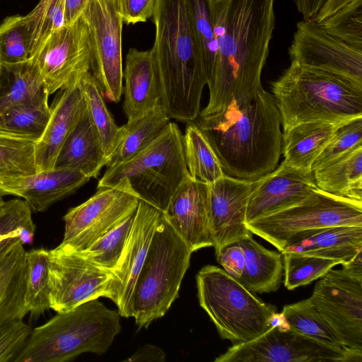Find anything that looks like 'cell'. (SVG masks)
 <instances>
[{
    "label": "cell",
    "instance_id": "6da1fadb",
    "mask_svg": "<svg viewBox=\"0 0 362 362\" xmlns=\"http://www.w3.org/2000/svg\"><path fill=\"white\" fill-rule=\"evenodd\" d=\"M211 8L217 53L201 116L221 112L232 102L249 103L263 88L275 28L274 0H211Z\"/></svg>",
    "mask_w": 362,
    "mask_h": 362
},
{
    "label": "cell",
    "instance_id": "7a4b0ae2",
    "mask_svg": "<svg viewBox=\"0 0 362 362\" xmlns=\"http://www.w3.org/2000/svg\"><path fill=\"white\" fill-rule=\"evenodd\" d=\"M211 146L223 173L256 181L276 169L282 153L280 112L264 88L253 100L232 102L223 111L194 121Z\"/></svg>",
    "mask_w": 362,
    "mask_h": 362
},
{
    "label": "cell",
    "instance_id": "3957f363",
    "mask_svg": "<svg viewBox=\"0 0 362 362\" xmlns=\"http://www.w3.org/2000/svg\"><path fill=\"white\" fill-rule=\"evenodd\" d=\"M156 37L150 49L170 119L194 122L207 81L187 16L185 0H156Z\"/></svg>",
    "mask_w": 362,
    "mask_h": 362
},
{
    "label": "cell",
    "instance_id": "277c9868",
    "mask_svg": "<svg viewBox=\"0 0 362 362\" xmlns=\"http://www.w3.org/2000/svg\"><path fill=\"white\" fill-rule=\"evenodd\" d=\"M272 93L284 132L303 122L362 116V83L294 61L272 83Z\"/></svg>",
    "mask_w": 362,
    "mask_h": 362
},
{
    "label": "cell",
    "instance_id": "5b68a950",
    "mask_svg": "<svg viewBox=\"0 0 362 362\" xmlns=\"http://www.w3.org/2000/svg\"><path fill=\"white\" fill-rule=\"evenodd\" d=\"M120 316L98 298L57 313L33 329L15 362H64L86 352L103 354L121 331Z\"/></svg>",
    "mask_w": 362,
    "mask_h": 362
},
{
    "label": "cell",
    "instance_id": "8992f818",
    "mask_svg": "<svg viewBox=\"0 0 362 362\" xmlns=\"http://www.w3.org/2000/svg\"><path fill=\"white\" fill-rule=\"evenodd\" d=\"M192 253L161 211L130 301L139 329L162 317L178 297Z\"/></svg>",
    "mask_w": 362,
    "mask_h": 362
},
{
    "label": "cell",
    "instance_id": "52a82bcc",
    "mask_svg": "<svg viewBox=\"0 0 362 362\" xmlns=\"http://www.w3.org/2000/svg\"><path fill=\"white\" fill-rule=\"evenodd\" d=\"M197 296L222 339L237 344L250 341L267 331L277 315L223 269L202 267L197 274Z\"/></svg>",
    "mask_w": 362,
    "mask_h": 362
},
{
    "label": "cell",
    "instance_id": "ba28073f",
    "mask_svg": "<svg viewBox=\"0 0 362 362\" xmlns=\"http://www.w3.org/2000/svg\"><path fill=\"white\" fill-rule=\"evenodd\" d=\"M187 175L183 134L171 122L144 151L126 162L107 168L97 187H112L125 180L139 199L163 212Z\"/></svg>",
    "mask_w": 362,
    "mask_h": 362
},
{
    "label": "cell",
    "instance_id": "9c48e42d",
    "mask_svg": "<svg viewBox=\"0 0 362 362\" xmlns=\"http://www.w3.org/2000/svg\"><path fill=\"white\" fill-rule=\"evenodd\" d=\"M245 225L280 252L290 238L302 232L332 226H362V205L317 189L300 202Z\"/></svg>",
    "mask_w": 362,
    "mask_h": 362
},
{
    "label": "cell",
    "instance_id": "30bf717a",
    "mask_svg": "<svg viewBox=\"0 0 362 362\" xmlns=\"http://www.w3.org/2000/svg\"><path fill=\"white\" fill-rule=\"evenodd\" d=\"M215 362H362L291 329L277 313L272 325L250 341L233 344Z\"/></svg>",
    "mask_w": 362,
    "mask_h": 362
},
{
    "label": "cell",
    "instance_id": "8fae6325",
    "mask_svg": "<svg viewBox=\"0 0 362 362\" xmlns=\"http://www.w3.org/2000/svg\"><path fill=\"white\" fill-rule=\"evenodd\" d=\"M89 30L90 72L106 102L118 103L123 91L122 21L116 0H89L83 14Z\"/></svg>",
    "mask_w": 362,
    "mask_h": 362
},
{
    "label": "cell",
    "instance_id": "7c38bea8",
    "mask_svg": "<svg viewBox=\"0 0 362 362\" xmlns=\"http://www.w3.org/2000/svg\"><path fill=\"white\" fill-rule=\"evenodd\" d=\"M139 202L125 180L112 187H97L91 197L63 217L64 234L60 245L77 252L87 249L135 212Z\"/></svg>",
    "mask_w": 362,
    "mask_h": 362
},
{
    "label": "cell",
    "instance_id": "4fadbf2b",
    "mask_svg": "<svg viewBox=\"0 0 362 362\" xmlns=\"http://www.w3.org/2000/svg\"><path fill=\"white\" fill-rule=\"evenodd\" d=\"M30 58L48 96L78 83L90 71L92 62L89 30L83 17L50 33Z\"/></svg>",
    "mask_w": 362,
    "mask_h": 362
},
{
    "label": "cell",
    "instance_id": "5bb4252c",
    "mask_svg": "<svg viewBox=\"0 0 362 362\" xmlns=\"http://www.w3.org/2000/svg\"><path fill=\"white\" fill-rule=\"evenodd\" d=\"M112 272L102 269L79 252L59 245L49 250V308L64 313L105 297Z\"/></svg>",
    "mask_w": 362,
    "mask_h": 362
},
{
    "label": "cell",
    "instance_id": "9a60e30c",
    "mask_svg": "<svg viewBox=\"0 0 362 362\" xmlns=\"http://www.w3.org/2000/svg\"><path fill=\"white\" fill-rule=\"evenodd\" d=\"M310 297L344 346L362 356V279L331 269Z\"/></svg>",
    "mask_w": 362,
    "mask_h": 362
},
{
    "label": "cell",
    "instance_id": "2e32d148",
    "mask_svg": "<svg viewBox=\"0 0 362 362\" xmlns=\"http://www.w3.org/2000/svg\"><path fill=\"white\" fill-rule=\"evenodd\" d=\"M291 61L337 73L362 83V50L325 32L316 22L296 24L288 49Z\"/></svg>",
    "mask_w": 362,
    "mask_h": 362
},
{
    "label": "cell",
    "instance_id": "e0dca14e",
    "mask_svg": "<svg viewBox=\"0 0 362 362\" xmlns=\"http://www.w3.org/2000/svg\"><path fill=\"white\" fill-rule=\"evenodd\" d=\"M161 211L139 199L131 232L112 272L106 298L117 306L122 317H130V301Z\"/></svg>",
    "mask_w": 362,
    "mask_h": 362
},
{
    "label": "cell",
    "instance_id": "ac0fdd59",
    "mask_svg": "<svg viewBox=\"0 0 362 362\" xmlns=\"http://www.w3.org/2000/svg\"><path fill=\"white\" fill-rule=\"evenodd\" d=\"M255 184L224 175L207 185L209 228L215 252L252 234L245 225V216Z\"/></svg>",
    "mask_w": 362,
    "mask_h": 362
},
{
    "label": "cell",
    "instance_id": "d6986e66",
    "mask_svg": "<svg viewBox=\"0 0 362 362\" xmlns=\"http://www.w3.org/2000/svg\"><path fill=\"white\" fill-rule=\"evenodd\" d=\"M317 189L313 172L283 161L272 173L255 181L247 203L245 223L298 204Z\"/></svg>",
    "mask_w": 362,
    "mask_h": 362
},
{
    "label": "cell",
    "instance_id": "ffe728a7",
    "mask_svg": "<svg viewBox=\"0 0 362 362\" xmlns=\"http://www.w3.org/2000/svg\"><path fill=\"white\" fill-rule=\"evenodd\" d=\"M163 214L192 252L213 246L207 184L187 175L171 197Z\"/></svg>",
    "mask_w": 362,
    "mask_h": 362
},
{
    "label": "cell",
    "instance_id": "44dd1931",
    "mask_svg": "<svg viewBox=\"0 0 362 362\" xmlns=\"http://www.w3.org/2000/svg\"><path fill=\"white\" fill-rule=\"evenodd\" d=\"M90 179L78 171L57 168L25 176L0 178V196L21 197L32 211L42 212L74 193Z\"/></svg>",
    "mask_w": 362,
    "mask_h": 362
},
{
    "label": "cell",
    "instance_id": "7402d4cb",
    "mask_svg": "<svg viewBox=\"0 0 362 362\" xmlns=\"http://www.w3.org/2000/svg\"><path fill=\"white\" fill-rule=\"evenodd\" d=\"M79 81L59 90L50 105L48 122L35 145L36 172L54 169L62 145L86 107Z\"/></svg>",
    "mask_w": 362,
    "mask_h": 362
},
{
    "label": "cell",
    "instance_id": "603a6c76",
    "mask_svg": "<svg viewBox=\"0 0 362 362\" xmlns=\"http://www.w3.org/2000/svg\"><path fill=\"white\" fill-rule=\"evenodd\" d=\"M123 112L127 120L161 107V88L150 50L130 48L123 71Z\"/></svg>",
    "mask_w": 362,
    "mask_h": 362
},
{
    "label": "cell",
    "instance_id": "cb8c5ba5",
    "mask_svg": "<svg viewBox=\"0 0 362 362\" xmlns=\"http://www.w3.org/2000/svg\"><path fill=\"white\" fill-rule=\"evenodd\" d=\"M362 250V226L325 227L293 235L280 251L297 253L338 261L350 260Z\"/></svg>",
    "mask_w": 362,
    "mask_h": 362
},
{
    "label": "cell",
    "instance_id": "d4e9b609",
    "mask_svg": "<svg viewBox=\"0 0 362 362\" xmlns=\"http://www.w3.org/2000/svg\"><path fill=\"white\" fill-rule=\"evenodd\" d=\"M106 162L99 138L86 107L62 145L54 168L78 171L91 178L98 176Z\"/></svg>",
    "mask_w": 362,
    "mask_h": 362
},
{
    "label": "cell",
    "instance_id": "484cf974",
    "mask_svg": "<svg viewBox=\"0 0 362 362\" xmlns=\"http://www.w3.org/2000/svg\"><path fill=\"white\" fill-rule=\"evenodd\" d=\"M25 254L18 243L0 255V330L29 313L24 300Z\"/></svg>",
    "mask_w": 362,
    "mask_h": 362
},
{
    "label": "cell",
    "instance_id": "4316f807",
    "mask_svg": "<svg viewBox=\"0 0 362 362\" xmlns=\"http://www.w3.org/2000/svg\"><path fill=\"white\" fill-rule=\"evenodd\" d=\"M318 189L362 205V145L313 171Z\"/></svg>",
    "mask_w": 362,
    "mask_h": 362
},
{
    "label": "cell",
    "instance_id": "83f0119b",
    "mask_svg": "<svg viewBox=\"0 0 362 362\" xmlns=\"http://www.w3.org/2000/svg\"><path fill=\"white\" fill-rule=\"evenodd\" d=\"M340 123L320 120L306 122L284 132V161L291 166L311 171L313 163Z\"/></svg>",
    "mask_w": 362,
    "mask_h": 362
},
{
    "label": "cell",
    "instance_id": "f1b7e54d",
    "mask_svg": "<svg viewBox=\"0 0 362 362\" xmlns=\"http://www.w3.org/2000/svg\"><path fill=\"white\" fill-rule=\"evenodd\" d=\"M244 250L245 266L239 281L253 293L276 291L281 283L284 263L282 255L269 250L253 239L250 234L240 240Z\"/></svg>",
    "mask_w": 362,
    "mask_h": 362
},
{
    "label": "cell",
    "instance_id": "f546056e",
    "mask_svg": "<svg viewBox=\"0 0 362 362\" xmlns=\"http://www.w3.org/2000/svg\"><path fill=\"white\" fill-rule=\"evenodd\" d=\"M46 95L31 58L16 64L0 63V117L18 105Z\"/></svg>",
    "mask_w": 362,
    "mask_h": 362
},
{
    "label": "cell",
    "instance_id": "4dcf8cb0",
    "mask_svg": "<svg viewBox=\"0 0 362 362\" xmlns=\"http://www.w3.org/2000/svg\"><path fill=\"white\" fill-rule=\"evenodd\" d=\"M170 119L164 109L158 106L141 117L127 120L123 134L105 167L126 162L149 146L168 129Z\"/></svg>",
    "mask_w": 362,
    "mask_h": 362
},
{
    "label": "cell",
    "instance_id": "1f68e13d",
    "mask_svg": "<svg viewBox=\"0 0 362 362\" xmlns=\"http://www.w3.org/2000/svg\"><path fill=\"white\" fill-rule=\"evenodd\" d=\"M280 315L291 329L300 334L327 346L362 358L361 355L344 346L311 297L284 305Z\"/></svg>",
    "mask_w": 362,
    "mask_h": 362
},
{
    "label": "cell",
    "instance_id": "d6a6232c",
    "mask_svg": "<svg viewBox=\"0 0 362 362\" xmlns=\"http://www.w3.org/2000/svg\"><path fill=\"white\" fill-rule=\"evenodd\" d=\"M79 83L83 90L90 119L96 131L107 161L120 141L123 127H119L115 123L90 71L81 77Z\"/></svg>",
    "mask_w": 362,
    "mask_h": 362
},
{
    "label": "cell",
    "instance_id": "836d02e7",
    "mask_svg": "<svg viewBox=\"0 0 362 362\" xmlns=\"http://www.w3.org/2000/svg\"><path fill=\"white\" fill-rule=\"evenodd\" d=\"M183 146L187 169L192 179L209 185L225 175L214 149L194 122L187 123Z\"/></svg>",
    "mask_w": 362,
    "mask_h": 362
},
{
    "label": "cell",
    "instance_id": "e575fe53",
    "mask_svg": "<svg viewBox=\"0 0 362 362\" xmlns=\"http://www.w3.org/2000/svg\"><path fill=\"white\" fill-rule=\"evenodd\" d=\"M37 139L0 127V178L36 173L35 158Z\"/></svg>",
    "mask_w": 362,
    "mask_h": 362
},
{
    "label": "cell",
    "instance_id": "d590c367",
    "mask_svg": "<svg viewBox=\"0 0 362 362\" xmlns=\"http://www.w3.org/2000/svg\"><path fill=\"white\" fill-rule=\"evenodd\" d=\"M48 269L49 250L39 248L26 251L24 300L33 318L50 308Z\"/></svg>",
    "mask_w": 362,
    "mask_h": 362
},
{
    "label": "cell",
    "instance_id": "8d00e7d4",
    "mask_svg": "<svg viewBox=\"0 0 362 362\" xmlns=\"http://www.w3.org/2000/svg\"><path fill=\"white\" fill-rule=\"evenodd\" d=\"M35 225L32 211L22 199L4 202L0 207V255L16 243L31 245Z\"/></svg>",
    "mask_w": 362,
    "mask_h": 362
},
{
    "label": "cell",
    "instance_id": "74e56055",
    "mask_svg": "<svg viewBox=\"0 0 362 362\" xmlns=\"http://www.w3.org/2000/svg\"><path fill=\"white\" fill-rule=\"evenodd\" d=\"M211 1L185 0L189 24L207 82L211 76L217 53V43L211 21Z\"/></svg>",
    "mask_w": 362,
    "mask_h": 362
},
{
    "label": "cell",
    "instance_id": "f35d334b",
    "mask_svg": "<svg viewBox=\"0 0 362 362\" xmlns=\"http://www.w3.org/2000/svg\"><path fill=\"white\" fill-rule=\"evenodd\" d=\"M136 211L79 252L95 265L112 271L117 264L132 230Z\"/></svg>",
    "mask_w": 362,
    "mask_h": 362
},
{
    "label": "cell",
    "instance_id": "ab89813d",
    "mask_svg": "<svg viewBox=\"0 0 362 362\" xmlns=\"http://www.w3.org/2000/svg\"><path fill=\"white\" fill-rule=\"evenodd\" d=\"M48 98L46 95L8 110L0 117V127L38 140L49 118Z\"/></svg>",
    "mask_w": 362,
    "mask_h": 362
},
{
    "label": "cell",
    "instance_id": "60d3db41",
    "mask_svg": "<svg viewBox=\"0 0 362 362\" xmlns=\"http://www.w3.org/2000/svg\"><path fill=\"white\" fill-rule=\"evenodd\" d=\"M66 0H40L24 21L30 33V57L50 33L64 25Z\"/></svg>",
    "mask_w": 362,
    "mask_h": 362
},
{
    "label": "cell",
    "instance_id": "b9f144b4",
    "mask_svg": "<svg viewBox=\"0 0 362 362\" xmlns=\"http://www.w3.org/2000/svg\"><path fill=\"white\" fill-rule=\"evenodd\" d=\"M284 258V286L288 290L322 278L338 261L297 253L281 254Z\"/></svg>",
    "mask_w": 362,
    "mask_h": 362
},
{
    "label": "cell",
    "instance_id": "7bdbcfd3",
    "mask_svg": "<svg viewBox=\"0 0 362 362\" xmlns=\"http://www.w3.org/2000/svg\"><path fill=\"white\" fill-rule=\"evenodd\" d=\"M317 23L333 37L362 50V0H351Z\"/></svg>",
    "mask_w": 362,
    "mask_h": 362
},
{
    "label": "cell",
    "instance_id": "ee69618b",
    "mask_svg": "<svg viewBox=\"0 0 362 362\" xmlns=\"http://www.w3.org/2000/svg\"><path fill=\"white\" fill-rule=\"evenodd\" d=\"M30 58V33L23 16L6 17L0 24V63L16 64Z\"/></svg>",
    "mask_w": 362,
    "mask_h": 362
},
{
    "label": "cell",
    "instance_id": "f6af8a7d",
    "mask_svg": "<svg viewBox=\"0 0 362 362\" xmlns=\"http://www.w3.org/2000/svg\"><path fill=\"white\" fill-rule=\"evenodd\" d=\"M362 145V116L341 122L311 166L314 171L354 148Z\"/></svg>",
    "mask_w": 362,
    "mask_h": 362
},
{
    "label": "cell",
    "instance_id": "bcb514c9",
    "mask_svg": "<svg viewBox=\"0 0 362 362\" xmlns=\"http://www.w3.org/2000/svg\"><path fill=\"white\" fill-rule=\"evenodd\" d=\"M33 329L23 320L0 330V362H15L28 342Z\"/></svg>",
    "mask_w": 362,
    "mask_h": 362
},
{
    "label": "cell",
    "instance_id": "7dc6e473",
    "mask_svg": "<svg viewBox=\"0 0 362 362\" xmlns=\"http://www.w3.org/2000/svg\"><path fill=\"white\" fill-rule=\"evenodd\" d=\"M156 0H116L123 23L136 24L152 18Z\"/></svg>",
    "mask_w": 362,
    "mask_h": 362
},
{
    "label": "cell",
    "instance_id": "c3c4849f",
    "mask_svg": "<svg viewBox=\"0 0 362 362\" xmlns=\"http://www.w3.org/2000/svg\"><path fill=\"white\" fill-rule=\"evenodd\" d=\"M215 252L216 260L223 269L239 281L245 270V259L238 240L225 245Z\"/></svg>",
    "mask_w": 362,
    "mask_h": 362
},
{
    "label": "cell",
    "instance_id": "681fc988",
    "mask_svg": "<svg viewBox=\"0 0 362 362\" xmlns=\"http://www.w3.org/2000/svg\"><path fill=\"white\" fill-rule=\"evenodd\" d=\"M165 356V354L160 347L152 344H145L124 361L164 362Z\"/></svg>",
    "mask_w": 362,
    "mask_h": 362
},
{
    "label": "cell",
    "instance_id": "f907efd6",
    "mask_svg": "<svg viewBox=\"0 0 362 362\" xmlns=\"http://www.w3.org/2000/svg\"><path fill=\"white\" fill-rule=\"evenodd\" d=\"M327 0H293L304 21H314Z\"/></svg>",
    "mask_w": 362,
    "mask_h": 362
},
{
    "label": "cell",
    "instance_id": "816d5d0a",
    "mask_svg": "<svg viewBox=\"0 0 362 362\" xmlns=\"http://www.w3.org/2000/svg\"><path fill=\"white\" fill-rule=\"evenodd\" d=\"M89 0H66L64 25H69L81 16Z\"/></svg>",
    "mask_w": 362,
    "mask_h": 362
},
{
    "label": "cell",
    "instance_id": "f5cc1de1",
    "mask_svg": "<svg viewBox=\"0 0 362 362\" xmlns=\"http://www.w3.org/2000/svg\"><path fill=\"white\" fill-rule=\"evenodd\" d=\"M342 269L354 277L362 279V250H359L350 260L341 264Z\"/></svg>",
    "mask_w": 362,
    "mask_h": 362
},
{
    "label": "cell",
    "instance_id": "db71d44e",
    "mask_svg": "<svg viewBox=\"0 0 362 362\" xmlns=\"http://www.w3.org/2000/svg\"><path fill=\"white\" fill-rule=\"evenodd\" d=\"M351 1V0H327L314 21L319 23L336 12Z\"/></svg>",
    "mask_w": 362,
    "mask_h": 362
},
{
    "label": "cell",
    "instance_id": "11a10c76",
    "mask_svg": "<svg viewBox=\"0 0 362 362\" xmlns=\"http://www.w3.org/2000/svg\"><path fill=\"white\" fill-rule=\"evenodd\" d=\"M5 201L3 199V197L0 196V207L2 206V204L4 203Z\"/></svg>",
    "mask_w": 362,
    "mask_h": 362
}]
</instances>
